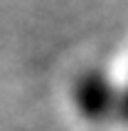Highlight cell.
Segmentation results:
<instances>
[{
  "label": "cell",
  "instance_id": "cell-2",
  "mask_svg": "<svg viewBox=\"0 0 128 131\" xmlns=\"http://www.w3.org/2000/svg\"><path fill=\"white\" fill-rule=\"evenodd\" d=\"M118 116L128 121V82L121 87V96H118Z\"/></svg>",
  "mask_w": 128,
  "mask_h": 131
},
{
  "label": "cell",
  "instance_id": "cell-1",
  "mask_svg": "<svg viewBox=\"0 0 128 131\" xmlns=\"http://www.w3.org/2000/svg\"><path fill=\"white\" fill-rule=\"evenodd\" d=\"M121 87L104 67H86L71 82V104L86 121H106L118 114Z\"/></svg>",
  "mask_w": 128,
  "mask_h": 131
}]
</instances>
